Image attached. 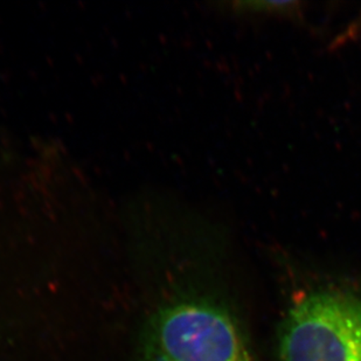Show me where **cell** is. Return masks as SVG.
Listing matches in <instances>:
<instances>
[{"mask_svg":"<svg viewBox=\"0 0 361 361\" xmlns=\"http://www.w3.org/2000/svg\"><path fill=\"white\" fill-rule=\"evenodd\" d=\"M282 361H361V295L322 288L290 307L280 336Z\"/></svg>","mask_w":361,"mask_h":361,"instance_id":"1","label":"cell"},{"mask_svg":"<svg viewBox=\"0 0 361 361\" xmlns=\"http://www.w3.org/2000/svg\"><path fill=\"white\" fill-rule=\"evenodd\" d=\"M234 13L240 16H263V17L284 18L288 20L302 23L304 16V3L289 1H234L231 4Z\"/></svg>","mask_w":361,"mask_h":361,"instance_id":"2","label":"cell"},{"mask_svg":"<svg viewBox=\"0 0 361 361\" xmlns=\"http://www.w3.org/2000/svg\"><path fill=\"white\" fill-rule=\"evenodd\" d=\"M359 37H361V11L358 17L355 18L352 23H350L348 27L345 28L344 31H341L334 39V41L331 42L330 48L338 49V48L343 47L345 44H350L352 41H355Z\"/></svg>","mask_w":361,"mask_h":361,"instance_id":"3","label":"cell"}]
</instances>
